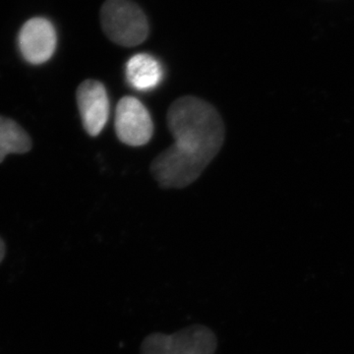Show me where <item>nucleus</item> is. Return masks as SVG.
<instances>
[{"instance_id": "6", "label": "nucleus", "mask_w": 354, "mask_h": 354, "mask_svg": "<svg viewBox=\"0 0 354 354\" xmlns=\"http://www.w3.org/2000/svg\"><path fill=\"white\" fill-rule=\"evenodd\" d=\"M55 26L44 17L28 20L18 34V46L26 62L34 65L46 64L57 50Z\"/></svg>"}, {"instance_id": "5", "label": "nucleus", "mask_w": 354, "mask_h": 354, "mask_svg": "<svg viewBox=\"0 0 354 354\" xmlns=\"http://www.w3.org/2000/svg\"><path fill=\"white\" fill-rule=\"evenodd\" d=\"M114 128L118 138L131 147L146 145L153 133V120L148 109L134 97H124L118 102Z\"/></svg>"}, {"instance_id": "8", "label": "nucleus", "mask_w": 354, "mask_h": 354, "mask_svg": "<svg viewBox=\"0 0 354 354\" xmlns=\"http://www.w3.org/2000/svg\"><path fill=\"white\" fill-rule=\"evenodd\" d=\"M164 75V68L160 62L147 53L133 55L125 66L127 83L140 92H149L157 88Z\"/></svg>"}, {"instance_id": "4", "label": "nucleus", "mask_w": 354, "mask_h": 354, "mask_svg": "<svg viewBox=\"0 0 354 354\" xmlns=\"http://www.w3.org/2000/svg\"><path fill=\"white\" fill-rule=\"evenodd\" d=\"M209 162L174 144L153 160L151 172L162 187L180 189L196 181Z\"/></svg>"}, {"instance_id": "9", "label": "nucleus", "mask_w": 354, "mask_h": 354, "mask_svg": "<svg viewBox=\"0 0 354 354\" xmlns=\"http://www.w3.org/2000/svg\"><path fill=\"white\" fill-rule=\"evenodd\" d=\"M32 148L28 133L15 121L0 116V164L7 155L25 153Z\"/></svg>"}, {"instance_id": "7", "label": "nucleus", "mask_w": 354, "mask_h": 354, "mask_svg": "<svg viewBox=\"0 0 354 354\" xmlns=\"http://www.w3.org/2000/svg\"><path fill=\"white\" fill-rule=\"evenodd\" d=\"M77 104L84 129L90 136L101 134L109 118V101L106 88L100 81L88 79L76 92Z\"/></svg>"}, {"instance_id": "1", "label": "nucleus", "mask_w": 354, "mask_h": 354, "mask_svg": "<svg viewBox=\"0 0 354 354\" xmlns=\"http://www.w3.org/2000/svg\"><path fill=\"white\" fill-rule=\"evenodd\" d=\"M176 145L209 160L215 158L225 137L223 118L211 104L193 95L176 100L167 114Z\"/></svg>"}, {"instance_id": "10", "label": "nucleus", "mask_w": 354, "mask_h": 354, "mask_svg": "<svg viewBox=\"0 0 354 354\" xmlns=\"http://www.w3.org/2000/svg\"><path fill=\"white\" fill-rule=\"evenodd\" d=\"M4 256H6V244L3 241L0 239V263L3 260Z\"/></svg>"}, {"instance_id": "3", "label": "nucleus", "mask_w": 354, "mask_h": 354, "mask_svg": "<svg viewBox=\"0 0 354 354\" xmlns=\"http://www.w3.org/2000/svg\"><path fill=\"white\" fill-rule=\"evenodd\" d=\"M218 346L211 328L193 324L171 335L151 333L142 341L140 354H215Z\"/></svg>"}, {"instance_id": "2", "label": "nucleus", "mask_w": 354, "mask_h": 354, "mask_svg": "<svg viewBox=\"0 0 354 354\" xmlns=\"http://www.w3.org/2000/svg\"><path fill=\"white\" fill-rule=\"evenodd\" d=\"M101 24L111 41L125 48L139 46L149 36L145 14L130 0H106L101 9Z\"/></svg>"}]
</instances>
